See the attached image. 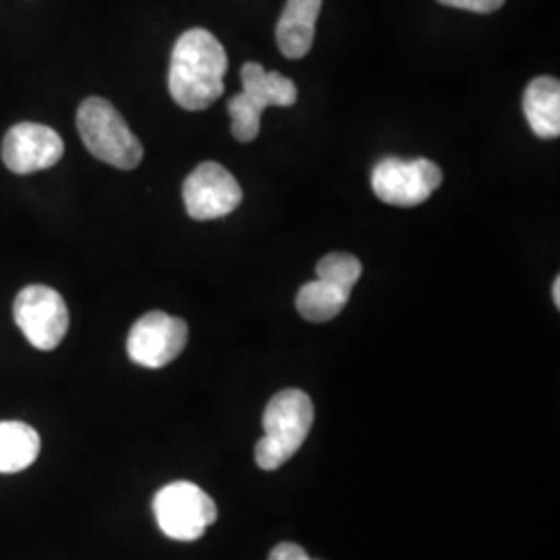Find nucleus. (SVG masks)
Masks as SVG:
<instances>
[{"label": "nucleus", "instance_id": "1", "mask_svg": "<svg viewBox=\"0 0 560 560\" xmlns=\"http://www.w3.org/2000/svg\"><path fill=\"white\" fill-rule=\"evenodd\" d=\"M226 52L217 36L203 27L187 30L180 36L168 69V92L185 110H203L224 92Z\"/></svg>", "mask_w": 560, "mask_h": 560}, {"label": "nucleus", "instance_id": "2", "mask_svg": "<svg viewBox=\"0 0 560 560\" xmlns=\"http://www.w3.org/2000/svg\"><path fill=\"white\" fill-rule=\"evenodd\" d=\"M264 436L256 444V463L264 471H277L291 459L314 423V402L300 388H287L264 409Z\"/></svg>", "mask_w": 560, "mask_h": 560}, {"label": "nucleus", "instance_id": "3", "mask_svg": "<svg viewBox=\"0 0 560 560\" xmlns=\"http://www.w3.org/2000/svg\"><path fill=\"white\" fill-rule=\"evenodd\" d=\"M78 131L83 145L98 161L120 171H133L143 159L141 141L119 110L101 96L83 101L78 108Z\"/></svg>", "mask_w": 560, "mask_h": 560}, {"label": "nucleus", "instance_id": "4", "mask_svg": "<svg viewBox=\"0 0 560 560\" xmlns=\"http://www.w3.org/2000/svg\"><path fill=\"white\" fill-rule=\"evenodd\" d=\"M162 534L171 540L196 541L219 517L217 502L194 481H173L152 502Z\"/></svg>", "mask_w": 560, "mask_h": 560}, {"label": "nucleus", "instance_id": "5", "mask_svg": "<svg viewBox=\"0 0 560 560\" xmlns=\"http://www.w3.org/2000/svg\"><path fill=\"white\" fill-rule=\"evenodd\" d=\"M15 324L23 337L40 351L57 349L69 330V310L59 291L46 284H27L13 303Z\"/></svg>", "mask_w": 560, "mask_h": 560}, {"label": "nucleus", "instance_id": "6", "mask_svg": "<svg viewBox=\"0 0 560 560\" xmlns=\"http://www.w3.org/2000/svg\"><path fill=\"white\" fill-rule=\"evenodd\" d=\"M442 185V171L428 159H382L372 171V189L378 200L411 208L428 200Z\"/></svg>", "mask_w": 560, "mask_h": 560}, {"label": "nucleus", "instance_id": "7", "mask_svg": "<svg viewBox=\"0 0 560 560\" xmlns=\"http://www.w3.org/2000/svg\"><path fill=\"white\" fill-rule=\"evenodd\" d=\"M243 191L219 162H201L183 183L185 210L194 221H217L240 208Z\"/></svg>", "mask_w": 560, "mask_h": 560}, {"label": "nucleus", "instance_id": "8", "mask_svg": "<svg viewBox=\"0 0 560 560\" xmlns=\"http://www.w3.org/2000/svg\"><path fill=\"white\" fill-rule=\"evenodd\" d=\"M187 339L189 328L180 318L164 312H150L131 326L127 355L141 368L161 370L179 358Z\"/></svg>", "mask_w": 560, "mask_h": 560}, {"label": "nucleus", "instance_id": "9", "mask_svg": "<svg viewBox=\"0 0 560 560\" xmlns=\"http://www.w3.org/2000/svg\"><path fill=\"white\" fill-rule=\"evenodd\" d=\"M0 154L11 173L32 175L52 168L65 154V143L52 127L40 122H18L7 131Z\"/></svg>", "mask_w": 560, "mask_h": 560}, {"label": "nucleus", "instance_id": "10", "mask_svg": "<svg viewBox=\"0 0 560 560\" xmlns=\"http://www.w3.org/2000/svg\"><path fill=\"white\" fill-rule=\"evenodd\" d=\"M322 0H287L277 25V42L287 59H303L316 38Z\"/></svg>", "mask_w": 560, "mask_h": 560}, {"label": "nucleus", "instance_id": "11", "mask_svg": "<svg viewBox=\"0 0 560 560\" xmlns=\"http://www.w3.org/2000/svg\"><path fill=\"white\" fill-rule=\"evenodd\" d=\"M523 113L532 131L541 140L560 136V83L555 78L529 81L523 94Z\"/></svg>", "mask_w": 560, "mask_h": 560}, {"label": "nucleus", "instance_id": "12", "mask_svg": "<svg viewBox=\"0 0 560 560\" xmlns=\"http://www.w3.org/2000/svg\"><path fill=\"white\" fill-rule=\"evenodd\" d=\"M241 94L261 113L268 106H293L300 96L293 81L279 71H266L260 62H245L241 69Z\"/></svg>", "mask_w": 560, "mask_h": 560}, {"label": "nucleus", "instance_id": "13", "mask_svg": "<svg viewBox=\"0 0 560 560\" xmlns=\"http://www.w3.org/2000/svg\"><path fill=\"white\" fill-rule=\"evenodd\" d=\"M38 432L23 421H0V474H20L40 455Z\"/></svg>", "mask_w": 560, "mask_h": 560}, {"label": "nucleus", "instance_id": "14", "mask_svg": "<svg viewBox=\"0 0 560 560\" xmlns=\"http://www.w3.org/2000/svg\"><path fill=\"white\" fill-rule=\"evenodd\" d=\"M351 298L349 291L335 287L324 280H312L305 282L298 293V312L305 320L330 322L337 318L345 310L347 301Z\"/></svg>", "mask_w": 560, "mask_h": 560}, {"label": "nucleus", "instance_id": "15", "mask_svg": "<svg viewBox=\"0 0 560 560\" xmlns=\"http://www.w3.org/2000/svg\"><path fill=\"white\" fill-rule=\"evenodd\" d=\"M316 275H318V280L330 282V284L340 287V289L351 293L355 282L361 277V261L351 254L335 252V254H328L318 261Z\"/></svg>", "mask_w": 560, "mask_h": 560}, {"label": "nucleus", "instance_id": "16", "mask_svg": "<svg viewBox=\"0 0 560 560\" xmlns=\"http://www.w3.org/2000/svg\"><path fill=\"white\" fill-rule=\"evenodd\" d=\"M229 115H231V131L233 138L241 143H249L256 140L260 133L261 110L247 101L243 94L233 96L229 104Z\"/></svg>", "mask_w": 560, "mask_h": 560}, {"label": "nucleus", "instance_id": "17", "mask_svg": "<svg viewBox=\"0 0 560 560\" xmlns=\"http://www.w3.org/2000/svg\"><path fill=\"white\" fill-rule=\"evenodd\" d=\"M439 2L446 7H453V9H463V11L481 13V15L494 13L504 4V0H439Z\"/></svg>", "mask_w": 560, "mask_h": 560}, {"label": "nucleus", "instance_id": "18", "mask_svg": "<svg viewBox=\"0 0 560 560\" xmlns=\"http://www.w3.org/2000/svg\"><path fill=\"white\" fill-rule=\"evenodd\" d=\"M268 560H314L301 546L298 544H293V541H282L279 544L272 552H270V557Z\"/></svg>", "mask_w": 560, "mask_h": 560}, {"label": "nucleus", "instance_id": "19", "mask_svg": "<svg viewBox=\"0 0 560 560\" xmlns=\"http://www.w3.org/2000/svg\"><path fill=\"white\" fill-rule=\"evenodd\" d=\"M552 295H555V305L560 307V279H555V287H552Z\"/></svg>", "mask_w": 560, "mask_h": 560}]
</instances>
